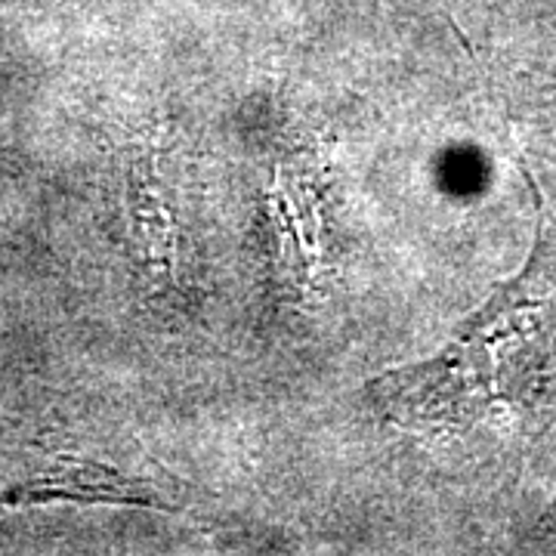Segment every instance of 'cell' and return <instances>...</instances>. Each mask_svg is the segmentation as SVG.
I'll use <instances>...</instances> for the list:
<instances>
[{
  "label": "cell",
  "mask_w": 556,
  "mask_h": 556,
  "mask_svg": "<svg viewBox=\"0 0 556 556\" xmlns=\"http://www.w3.org/2000/svg\"><path fill=\"white\" fill-rule=\"evenodd\" d=\"M380 412L424 433H467L495 412L535 415L556 396V219L538 207L535 248L437 356L371 387Z\"/></svg>",
  "instance_id": "6da1fadb"
},
{
  "label": "cell",
  "mask_w": 556,
  "mask_h": 556,
  "mask_svg": "<svg viewBox=\"0 0 556 556\" xmlns=\"http://www.w3.org/2000/svg\"><path fill=\"white\" fill-rule=\"evenodd\" d=\"M529 112H526V121L529 127L535 130L538 142L544 146L541 152L547 155V161L556 164V84H547V87H535L532 97L526 100Z\"/></svg>",
  "instance_id": "7a4b0ae2"
}]
</instances>
